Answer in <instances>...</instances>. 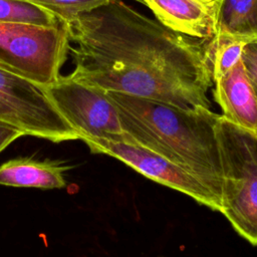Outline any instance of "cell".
Returning a JSON list of instances; mask_svg holds the SVG:
<instances>
[{"mask_svg": "<svg viewBox=\"0 0 257 257\" xmlns=\"http://www.w3.org/2000/svg\"><path fill=\"white\" fill-rule=\"evenodd\" d=\"M0 121L52 143L79 140L43 88L0 66Z\"/></svg>", "mask_w": 257, "mask_h": 257, "instance_id": "obj_5", "label": "cell"}, {"mask_svg": "<svg viewBox=\"0 0 257 257\" xmlns=\"http://www.w3.org/2000/svg\"><path fill=\"white\" fill-rule=\"evenodd\" d=\"M126 143L149 149L178 165L219 201L222 173L215 126L221 114L210 108H184L168 102L106 91Z\"/></svg>", "mask_w": 257, "mask_h": 257, "instance_id": "obj_2", "label": "cell"}, {"mask_svg": "<svg viewBox=\"0 0 257 257\" xmlns=\"http://www.w3.org/2000/svg\"><path fill=\"white\" fill-rule=\"evenodd\" d=\"M71 167L51 160L16 158L0 166V185L17 188L62 189L64 173Z\"/></svg>", "mask_w": 257, "mask_h": 257, "instance_id": "obj_10", "label": "cell"}, {"mask_svg": "<svg viewBox=\"0 0 257 257\" xmlns=\"http://www.w3.org/2000/svg\"><path fill=\"white\" fill-rule=\"evenodd\" d=\"M22 136L23 134L17 128L0 121V153Z\"/></svg>", "mask_w": 257, "mask_h": 257, "instance_id": "obj_16", "label": "cell"}, {"mask_svg": "<svg viewBox=\"0 0 257 257\" xmlns=\"http://www.w3.org/2000/svg\"><path fill=\"white\" fill-rule=\"evenodd\" d=\"M241 60L257 99V38L244 45Z\"/></svg>", "mask_w": 257, "mask_h": 257, "instance_id": "obj_15", "label": "cell"}, {"mask_svg": "<svg viewBox=\"0 0 257 257\" xmlns=\"http://www.w3.org/2000/svg\"><path fill=\"white\" fill-rule=\"evenodd\" d=\"M63 119L80 141L102 138L125 142L117 110L105 90L67 75L42 87Z\"/></svg>", "mask_w": 257, "mask_h": 257, "instance_id": "obj_6", "label": "cell"}, {"mask_svg": "<svg viewBox=\"0 0 257 257\" xmlns=\"http://www.w3.org/2000/svg\"><path fill=\"white\" fill-rule=\"evenodd\" d=\"M82 142L91 153L115 158L150 180L179 191L212 210L220 211V201L203 184L155 152L135 144L102 138H91Z\"/></svg>", "mask_w": 257, "mask_h": 257, "instance_id": "obj_7", "label": "cell"}, {"mask_svg": "<svg viewBox=\"0 0 257 257\" xmlns=\"http://www.w3.org/2000/svg\"><path fill=\"white\" fill-rule=\"evenodd\" d=\"M251 40L216 34L206 39L207 54L213 80L232 69L241 61L244 45Z\"/></svg>", "mask_w": 257, "mask_h": 257, "instance_id": "obj_12", "label": "cell"}, {"mask_svg": "<svg viewBox=\"0 0 257 257\" xmlns=\"http://www.w3.org/2000/svg\"><path fill=\"white\" fill-rule=\"evenodd\" d=\"M215 132L222 173L219 212L239 235L257 246V132L222 114Z\"/></svg>", "mask_w": 257, "mask_h": 257, "instance_id": "obj_3", "label": "cell"}, {"mask_svg": "<svg viewBox=\"0 0 257 257\" xmlns=\"http://www.w3.org/2000/svg\"><path fill=\"white\" fill-rule=\"evenodd\" d=\"M69 27L0 22V66L35 84L47 86L67 60Z\"/></svg>", "mask_w": 257, "mask_h": 257, "instance_id": "obj_4", "label": "cell"}, {"mask_svg": "<svg viewBox=\"0 0 257 257\" xmlns=\"http://www.w3.org/2000/svg\"><path fill=\"white\" fill-rule=\"evenodd\" d=\"M217 34L257 38V0H219Z\"/></svg>", "mask_w": 257, "mask_h": 257, "instance_id": "obj_11", "label": "cell"}, {"mask_svg": "<svg viewBox=\"0 0 257 257\" xmlns=\"http://www.w3.org/2000/svg\"><path fill=\"white\" fill-rule=\"evenodd\" d=\"M135 1H137V2H141V3L145 4V3H144V0H135Z\"/></svg>", "mask_w": 257, "mask_h": 257, "instance_id": "obj_17", "label": "cell"}, {"mask_svg": "<svg viewBox=\"0 0 257 257\" xmlns=\"http://www.w3.org/2000/svg\"><path fill=\"white\" fill-rule=\"evenodd\" d=\"M213 82L214 99L222 108V115L241 127L257 132V99L242 60Z\"/></svg>", "mask_w": 257, "mask_h": 257, "instance_id": "obj_9", "label": "cell"}, {"mask_svg": "<svg viewBox=\"0 0 257 257\" xmlns=\"http://www.w3.org/2000/svg\"><path fill=\"white\" fill-rule=\"evenodd\" d=\"M68 27L70 77L105 91L210 108L206 39L177 33L121 0L79 15Z\"/></svg>", "mask_w": 257, "mask_h": 257, "instance_id": "obj_1", "label": "cell"}, {"mask_svg": "<svg viewBox=\"0 0 257 257\" xmlns=\"http://www.w3.org/2000/svg\"><path fill=\"white\" fill-rule=\"evenodd\" d=\"M157 20L167 28L197 39L217 34L219 0H144Z\"/></svg>", "mask_w": 257, "mask_h": 257, "instance_id": "obj_8", "label": "cell"}, {"mask_svg": "<svg viewBox=\"0 0 257 257\" xmlns=\"http://www.w3.org/2000/svg\"><path fill=\"white\" fill-rule=\"evenodd\" d=\"M37 5L53 13L60 21L69 26L79 15L89 12L109 0H21Z\"/></svg>", "mask_w": 257, "mask_h": 257, "instance_id": "obj_14", "label": "cell"}, {"mask_svg": "<svg viewBox=\"0 0 257 257\" xmlns=\"http://www.w3.org/2000/svg\"><path fill=\"white\" fill-rule=\"evenodd\" d=\"M0 22L54 27L61 21L37 5L21 0H0Z\"/></svg>", "mask_w": 257, "mask_h": 257, "instance_id": "obj_13", "label": "cell"}]
</instances>
